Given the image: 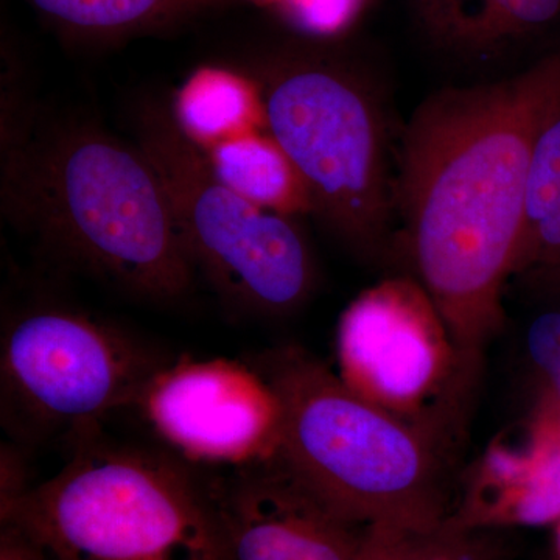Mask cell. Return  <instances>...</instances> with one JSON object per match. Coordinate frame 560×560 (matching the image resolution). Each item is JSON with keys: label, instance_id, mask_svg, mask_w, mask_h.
Here are the masks:
<instances>
[{"label": "cell", "instance_id": "cell-1", "mask_svg": "<svg viewBox=\"0 0 560 560\" xmlns=\"http://www.w3.org/2000/svg\"><path fill=\"white\" fill-rule=\"evenodd\" d=\"M560 110V49L504 79L445 88L408 120L394 178L400 245L471 377L504 323L534 145Z\"/></svg>", "mask_w": 560, "mask_h": 560}, {"label": "cell", "instance_id": "cell-2", "mask_svg": "<svg viewBox=\"0 0 560 560\" xmlns=\"http://www.w3.org/2000/svg\"><path fill=\"white\" fill-rule=\"evenodd\" d=\"M5 84L0 205L62 267L136 300L171 304L195 272L160 176L136 143Z\"/></svg>", "mask_w": 560, "mask_h": 560}, {"label": "cell", "instance_id": "cell-3", "mask_svg": "<svg viewBox=\"0 0 560 560\" xmlns=\"http://www.w3.org/2000/svg\"><path fill=\"white\" fill-rule=\"evenodd\" d=\"M279 407L276 455L346 517L431 529L452 521L448 445L364 399L300 346L253 361Z\"/></svg>", "mask_w": 560, "mask_h": 560}, {"label": "cell", "instance_id": "cell-4", "mask_svg": "<svg viewBox=\"0 0 560 560\" xmlns=\"http://www.w3.org/2000/svg\"><path fill=\"white\" fill-rule=\"evenodd\" d=\"M55 477L0 510L54 560H230L208 471L172 452L73 445Z\"/></svg>", "mask_w": 560, "mask_h": 560}, {"label": "cell", "instance_id": "cell-5", "mask_svg": "<svg viewBox=\"0 0 560 560\" xmlns=\"http://www.w3.org/2000/svg\"><path fill=\"white\" fill-rule=\"evenodd\" d=\"M249 75L259 86L265 130L304 179L313 215L353 257L381 264L397 243L396 173L371 81L313 51L275 55Z\"/></svg>", "mask_w": 560, "mask_h": 560}, {"label": "cell", "instance_id": "cell-6", "mask_svg": "<svg viewBox=\"0 0 560 560\" xmlns=\"http://www.w3.org/2000/svg\"><path fill=\"white\" fill-rule=\"evenodd\" d=\"M135 143L160 176L195 272L232 308L264 318L300 311L316 282L312 250L291 217L232 190L179 130L171 105L140 103Z\"/></svg>", "mask_w": 560, "mask_h": 560}, {"label": "cell", "instance_id": "cell-7", "mask_svg": "<svg viewBox=\"0 0 560 560\" xmlns=\"http://www.w3.org/2000/svg\"><path fill=\"white\" fill-rule=\"evenodd\" d=\"M171 360L120 327L75 308H24L3 327V427L25 444L58 438L80 444L101 433L110 412L138 404Z\"/></svg>", "mask_w": 560, "mask_h": 560}, {"label": "cell", "instance_id": "cell-8", "mask_svg": "<svg viewBox=\"0 0 560 560\" xmlns=\"http://www.w3.org/2000/svg\"><path fill=\"white\" fill-rule=\"evenodd\" d=\"M338 375L364 399L448 445L475 381L440 311L411 275L361 291L337 330Z\"/></svg>", "mask_w": 560, "mask_h": 560}, {"label": "cell", "instance_id": "cell-9", "mask_svg": "<svg viewBox=\"0 0 560 560\" xmlns=\"http://www.w3.org/2000/svg\"><path fill=\"white\" fill-rule=\"evenodd\" d=\"M136 407L173 455L200 469H235L278 451V400L253 363L171 360Z\"/></svg>", "mask_w": 560, "mask_h": 560}, {"label": "cell", "instance_id": "cell-10", "mask_svg": "<svg viewBox=\"0 0 560 560\" xmlns=\"http://www.w3.org/2000/svg\"><path fill=\"white\" fill-rule=\"evenodd\" d=\"M208 475L230 560H360L372 526L323 499L278 455Z\"/></svg>", "mask_w": 560, "mask_h": 560}, {"label": "cell", "instance_id": "cell-11", "mask_svg": "<svg viewBox=\"0 0 560 560\" xmlns=\"http://www.w3.org/2000/svg\"><path fill=\"white\" fill-rule=\"evenodd\" d=\"M419 31L458 61L499 60L560 22V0H412Z\"/></svg>", "mask_w": 560, "mask_h": 560}, {"label": "cell", "instance_id": "cell-12", "mask_svg": "<svg viewBox=\"0 0 560 560\" xmlns=\"http://www.w3.org/2000/svg\"><path fill=\"white\" fill-rule=\"evenodd\" d=\"M171 110L179 130L202 151L265 128L256 80L230 69L208 66L191 73L176 91Z\"/></svg>", "mask_w": 560, "mask_h": 560}, {"label": "cell", "instance_id": "cell-13", "mask_svg": "<svg viewBox=\"0 0 560 560\" xmlns=\"http://www.w3.org/2000/svg\"><path fill=\"white\" fill-rule=\"evenodd\" d=\"M202 153L226 186L259 208L291 219L312 213L304 179L270 132L237 136Z\"/></svg>", "mask_w": 560, "mask_h": 560}, {"label": "cell", "instance_id": "cell-14", "mask_svg": "<svg viewBox=\"0 0 560 560\" xmlns=\"http://www.w3.org/2000/svg\"><path fill=\"white\" fill-rule=\"evenodd\" d=\"M518 276L560 285V110L540 131L530 158Z\"/></svg>", "mask_w": 560, "mask_h": 560}, {"label": "cell", "instance_id": "cell-15", "mask_svg": "<svg viewBox=\"0 0 560 560\" xmlns=\"http://www.w3.org/2000/svg\"><path fill=\"white\" fill-rule=\"evenodd\" d=\"M360 560H506V547L495 529L453 521L431 529L372 526Z\"/></svg>", "mask_w": 560, "mask_h": 560}, {"label": "cell", "instance_id": "cell-16", "mask_svg": "<svg viewBox=\"0 0 560 560\" xmlns=\"http://www.w3.org/2000/svg\"><path fill=\"white\" fill-rule=\"evenodd\" d=\"M194 0H28L46 20L86 39H114L167 20Z\"/></svg>", "mask_w": 560, "mask_h": 560}, {"label": "cell", "instance_id": "cell-17", "mask_svg": "<svg viewBox=\"0 0 560 560\" xmlns=\"http://www.w3.org/2000/svg\"><path fill=\"white\" fill-rule=\"evenodd\" d=\"M0 510H5L14 501L20 500L25 492L31 490L28 486L27 469L20 451L3 445L2 460H0Z\"/></svg>", "mask_w": 560, "mask_h": 560}, {"label": "cell", "instance_id": "cell-18", "mask_svg": "<svg viewBox=\"0 0 560 560\" xmlns=\"http://www.w3.org/2000/svg\"><path fill=\"white\" fill-rule=\"evenodd\" d=\"M0 560H54L49 552L18 528L13 523H2L0 530Z\"/></svg>", "mask_w": 560, "mask_h": 560}, {"label": "cell", "instance_id": "cell-19", "mask_svg": "<svg viewBox=\"0 0 560 560\" xmlns=\"http://www.w3.org/2000/svg\"><path fill=\"white\" fill-rule=\"evenodd\" d=\"M539 374L547 381L551 397V411L547 412V416L560 418V350L541 368Z\"/></svg>", "mask_w": 560, "mask_h": 560}, {"label": "cell", "instance_id": "cell-20", "mask_svg": "<svg viewBox=\"0 0 560 560\" xmlns=\"http://www.w3.org/2000/svg\"><path fill=\"white\" fill-rule=\"evenodd\" d=\"M541 429L548 431L551 436H555L556 440L560 442V418H555V416H544L540 422Z\"/></svg>", "mask_w": 560, "mask_h": 560}, {"label": "cell", "instance_id": "cell-21", "mask_svg": "<svg viewBox=\"0 0 560 560\" xmlns=\"http://www.w3.org/2000/svg\"><path fill=\"white\" fill-rule=\"evenodd\" d=\"M267 2L279 3L283 11H285L293 7L294 3L300 2V0H267Z\"/></svg>", "mask_w": 560, "mask_h": 560}, {"label": "cell", "instance_id": "cell-22", "mask_svg": "<svg viewBox=\"0 0 560 560\" xmlns=\"http://www.w3.org/2000/svg\"><path fill=\"white\" fill-rule=\"evenodd\" d=\"M558 551H559V558H560V521H559V528H558Z\"/></svg>", "mask_w": 560, "mask_h": 560}]
</instances>
